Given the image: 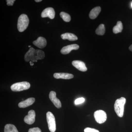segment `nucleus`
Listing matches in <instances>:
<instances>
[{"label": "nucleus", "instance_id": "f257e3e1", "mask_svg": "<svg viewBox=\"0 0 132 132\" xmlns=\"http://www.w3.org/2000/svg\"><path fill=\"white\" fill-rule=\"evenodd\" d=\"M45 57V53L42 50H35L31 47L25 54V60L27 62H37L38 60L44 59Z\"/></svg>", "mask_w": 132, "mask_h": 132}, {"label": "nucleus", "instance_id": "f8f14e48", "mask_svg": "<svg viewBox=\"0 0 132 132\" xmlns=\"http://www.w3.org/2000/svg\"><path fill=\"white\" fill-rule=\"evenodd\" d=\"M33 43L39 48H43L46 46L47 41L45 38L39 37L36 40L33 42Z\"/></svg>", "mask_w": 132, "mask_h": 132}, {"label": "nucleus", "instance_id": "aec40b11", "mask_svg": "<svg viewBox=\"0 0 132 132\" xmlns=\"http://www.w3.org/2000/svg\"><path fill=\"white\" fill-rule=\"evenodd\" d=\"M60 15L63 19V20L66 22H69L71 21V16L68 14L67 13L65 12H61L60 13Z\"/></svg>", "mask_w": 132, "mask_h": 132}, {"label": "nucleus", "instance_id": "a211bd4d", "mask_svg": "<svg viewBox=\"0 0 132 132\" xmlns=\"http://www.w3.org/2000/svg\"><path fill=\"white\" fill-rule=\"evenodd\" d=\"M5 132H19L14 125L12 124H7L5 126Z\"/></svg>", "mask_w": 132, "mask_h": 132}, {"label": "nucleus", "instance_id": "6ab92c4d", "mask_svg": "<svg viewBox=\"0 0 132 132\" xmlns=\"http://www.w3.org/2000/svg\"><path fill=\"white\" fill-rule=\"evenodd\" d=\"M95 32L98 35H104L105 33V26L104 24H100L96 29Z\"/></svg>", "mask_w": 132, "mask_h": 132}, {"label": "nucleus", "instance_id": "4be33fe9", "mask_svg": "<svg viewBox=\"0 0 132 132\" xmlns=\"http://www.w3.org/2000/svg\"><path fill=\"white\" fill-rule=\"evenodd\" d=\"M85 132H100L98 130H96L94 128H91L87 127L85 128L84 130Z\"/></svg>", "mask_w": 132, "mask_h": 132}, {"label": "nucleus", "instance_id": "1a4fd4ad", "mask_svg": "<svg viewBox=\"0 0 132 132\" xmlns=\"http://www.w3.org/2000/svg\"><path fill=\"white\" fill-rule=\"evenodd\" d=\"M49 97L50 100L57 108H60L61 107V102L60 100L56 97V94L55 92L51 91L50 93Z\"/></svg>", "mask_w": 132, "mask_h": 132}, {"label": "nucleus", "instance_id": "ddd939ff", "mask_svg": "<svg viewBox=\"0 0 132 132\" xmlns=\"http://www.w3.org/2000/svg\"><path fill=\"white\" fill-rule=\"evenodd\" d=\"M54 77L57 79H70L73 78L74 76L72 74L64 73H56L54 74Z\"/></svg>", "mask_w": 132, "mask_h": 132}, {"label": "nucleus", "instance_id": "39448f33", "mask_svg": "<svg viewBox=\"0 0 132 132\" xmlns=\"http://www.w3.org/2000/svg\"><path fill=\"white\" fill-rule=\"evenodd\" d=\"M47 121L48 125V129L51 132L56 131V123L54 115L52 112H48L46 114Z\"/></svg>", "mask_w": 132, "mask_h": 132}, {"label": "nucleus", "instance_id": "412c9836", "mask_svg": "<svg viewBox=\"0 0 132 132\" xmlns=\"http://www.w3.org/2000/svg\"><path fill=\"white\" fill-rule=\"evenodd\" d=\"M85 101V99L83 98H79L75 100V105H79L84 102Z\"/></svg>", "mask_w": 132, "mask_h": 132}, {"label": "nucleus", "instance_id": "4468645a", "mask_svg": "<svg viewBox=\"0 0 132 132\" xmlns=\"http://www.w3.org/2000/svg\"><path fill=\"white\" fill-rule=\"evenodd\" d=\"M35 101V99L34 98H30L26 100L21 102L19 103V106L20 108H25L31 106Z\"/></svg>", "mask_w": 132, "mask_h": 132}, {"label": "nucleus", "instance_id": "a878e982", "mask_svg": "<svg viewBox=\"0 0 132 132\" xmlns=\"http://www.w3.org/2000/svg\"><path fill=\"white\" fill-rule=\"evenodd\" d=\"M35 1L36 2H39L42 1V0H35Z\"/></svg>", "mask_w": 132, "mask_h": 132}, {"label": "nucleus", "instance_id": "9b49d317", "mask_svg": "<svg viewBox=\"0 0 132 132\" xmlns=\"http://www.w3.org/2000/svg\"><path fill=\"white\" fill-rule=\"evenodd\" d=\"M72 64L76 68L82 72H86L87 69L84 62L81 61H73L72 62Z\"/></svg>", "mask_w": 132, "mask_h": 132}, {"label": "nucleus", "instance_id": "f03ea898", "mask_svg": "<svg viewBox=\"0 0 132 132\" xmlns=\"http://www.w3.org/2000/svg\"><path fill=\"white\" fill-rule=\"evenodd\" d=\"M126 102V99L122 97L117 99L114 103V111L117 115L120 118L123 117L124 114V106Z\"/></svg>", "mask_w": 132, "mask_h": 132}, {"label": "nucleus", "instance_id": "dca6fc26", "mask_svg": "<svg viewBox=\"0 0 132 132\" xmlns=\"http://www.w3.org/2000/svg\"><path fill=\"white\" fill-rule=\"evenodd\" d=\"M101 11L100 7H96L92 10L89 14V17L92 19H96Z\"/></svg>", "mask_w": 132, "mask_h": 132}, {"label": "nucleus", "instance_id": "f3484780", "mask_svg": "<svg viewBox=\"0 0 132 132\" xmlns=\"http://www.w3.org/2000/svg\"><path fill=\"white\" fill-rule=\"evenodd\" d=\"M123 29V24L120 21H118L117 22L116 26L114 27L113 31V32L115 34H118L121 32Z\"/></svg>", "mask_w": 132, "mask_h": 132}, {"label": "nucleus", "instance_id": "0eeeda50", "mask_svg": "<svg viewBox=\"0 0 132 132\" xmlns=\"http://www.w3.org/2000/svg\"><path fill=\"white\" fill-rule=\"evenodd\" d=\"M55 15V12L53 8L52 7H48L45 9L41 14L42 18L49 17L50 19H54Z\"/></svg>", "mask_w": 132, "mask_h": 132}, {"label": "nucleus", "instance_id": "20e7f679", "mask_svg": "<svg viewBox=\"0 0 132 132\" xmlns=\"http://www.w3.org/2000/svg\"><path fill=\"white\" fill-rule=\"evenodd\" d=\"M30 83L27 81L16 82L11 86V89L13 92H20L28 90L30 87Z\"/></svg>", "mask_w": 132, "mask_h": 132}, {"label": "nucleus", "instance_id": "393cba45", "mask_svg": "<svg viewBox=\"0 0 132 132\" xmlns=\"http://www.w3.org/2000/svg\"><path fill=\"white\" fill-rule=\"evenodd\" d=\"M129 48L130 51H131V52H132V45H131V46L129 47Z\"/></svg>", "mask_w": 132, "mask_h": 132}, {"label": "nucleus", "instance_id": "5701e85b", "mask_svg": "<svg viewBox=\"0 0 132 132\" xmlns=\"http://www.w3.org/2000/svg\"><path fill=\"white\" fill-rule=\"evenodd\" d=\"M28 132H42L41 130L38 127L33 128H30Z\"/></svg>", "mask_w": 132, "mask_h": 132}, {"label": "nucleus", "instance_id": "9d476101", "mask_svg": "<svg viewBox=\"0 0 132 132\" xmlns=\"http://www.w3.org/2000/svg\"><path fill=\"white\" fill-rule=\"evenodd\" d=\"M79 46L77 44H72V45H68L62 48L61 50V52L62 54H68L72 50H77L79 49Z\"/></svg>", "mask_w": 132, "mask_h": 132}, {"label": "nucleus", "instance_id": "b1692460", "mask_svg": "<svg viewBox=\"0 0 132 132\" xmlns=\"http://www.w3.org/2000/svg\"><path fill=\"white\" fill-rule=\"evenodd\" d=\"M15 1V0H7V5L9 6H13Z\"/></svg>", "mask_w": 132, "mask_h": 132}, {"label": "nucleus", "instance_id": "6e6552de", "mask_svg": "<svg viewBox=\"0 0 132 132\" xmlns=\"http://www.w3.org/2000/svg\"><path fill=\"white\" fill-rule=\"evenodd\" d=\"M35 112L34 110L29 111L28 114L25 116L24 121L25 123L31 125L33 124L35 121Z\"/></svg>", "mask_w": 132, "mask_h": 132}, {"label": "nucleus", "instance_id": "7ed1b4c3", "mask_svg": "<svg viewBox=\"0 0 132 132\" xmlns=\"http://www.w3.org/2000/svg\"><path fill=\"white\" fill-rule=\"evenodd\" d=\"M29 20L27 15L22 14L19 16L18 20L17 28L19 32H22L27 28Z\"/></svg>", "mask_w": 132, "mask_h": 132}, {"label": "nucleus", "instance_id": "423d86ee", "mask_svg": "<svg viewBox=\"0 0 132 132\" xmlns=\"http://www.w3.org/2000/svg\"><path fill=\"white\" fill-rule=\"evenodd\" d=\"M95 120L99 124H102L106 120L107 115L105 112L102 110H97L94 113Z\"/></svg>", "mask_w": 132, "mask_h": 132}, {"label": "nucleus", "instance_id": "cd10ccee", "mask_svg": "<svg viewBox=\"0 0 132 132\" xmlns=\"http://www.w3.org/2000/svg\"><path fill=\"white\" fill-rule=\"evenodd\" d=\"M29 47H31V46H29Z\"/></svg>", "mask_w": 132, "mask_h": 132}, {"label": "nucleus", "instance_id": "2eb2a0df", "mask_svg": "<svg viewBox=\"0 0 132 132\" xmlns=\"http://www.w3.org/2000/svg\"><path fill=\"white\" fill-rule=\"evenodd\" d=\"M61 38L63 40H68L70 41H75L78 39V37L73 34L71 33H66L62 34L61 35Z\"/></svg>", "mask_w": 132, "mask_h": 132}, {"label": "nucleus", "instance_id": "bb28decb", "mask_svg": "<svg viewBox=\"0 0 132 132\" xmlns=\"http://www.w3.org/2000/svg\"><path fill=\"white\" fill-rule=\"evenodd\" d=\"M131 7L132 8V2L131 3Z\"/></svg>", "mask_w": 132, "mask_h": 132}]
</instances>
